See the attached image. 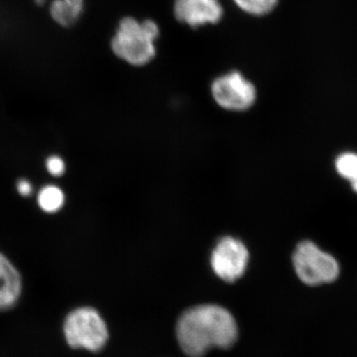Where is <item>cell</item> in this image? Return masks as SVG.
I'll return each mask as SVG.
<instances>
[{
    "label": "cell",
    "instance_id": "obj_1",
    "mask_svg": "<svg viewBox=\"0 0 357 357\" xmlns=\"http://www.w3.org/2000/svg\"><path fill=\"white\" fill-rule=\"evenodd\" d=\"M238 328L234 316L218 305H199L183 312L177 323V338L187 356H203L213 347L229 349Z\"/></svg>",
    "mask_w": 357,
    "mask_h": 357
},
{
    "label": "cell",
    "instance_id": "obj_2",
    "mask_svg": "<svg viewBox=\"0 0 357 357\" xmlns=\"http://www.w3.org/2000/svg\"><path fill=\"white\" fill-rule=\"evenodd\" d=\"M158 24L152 20L139 21L131 16L119 23L110 46L117 58L133 67H144L156 57Z\"/></svg>",
    "mask_w": 357,
    "mask_h": 357
},
{
    "label": "cell",
    "instance_id": "obj_3",
    "mask_svg": "<svg viewBox=\"0 0 357 357\" xmlns=\"http://www.w3.org/2000/svg\"><path fill=\"white\" fill-rule=\"evenodd\" d=\"M292 265L296 276L309 287L331 285L337 282L342 274V267L337 258L310 239L296 244L292 253Z\"/></svg>",
    "mask_w": 357,
    "mask_h": 357
},
{
    "label": "cell",
    "instance_id": "obj_4",
    "mask_svg": "<svg viewBox=\"0 0 357 357\" xmlns=\"http://www.w3.org/2000/svg\"><path fill=\"white\" fill-rule=\"evenodd\" d=\"M66 342L75 349L102 351L109 340V330L100 312L81 307L67 314L63 325Z\"/></svg>",
    "mask_w": 357,
    "mask_h": 357
},
{
    "label": "cell",
    "instance_id": "obj_5",
    "mask_svg": "<svg viewBox=\"0 0 357 357\" xmlns=\"http://www.w3.org/2000/svg\"><path fill=\"white\" fill-rule=\"evenodd\" d=\"M211 93L218 107L227 112H248L257 100L255 84L239 70H231L215 77L211 84Z\"/></svg>",
    "mask_w": 357,
    "mask_h": 357
},
{
    "label": "cell",
    "instance_id": "obj_6",
    "mask_svg": "<svg viewBox=\"0 0 357 357\" xmlns=\"http://www.w3.org/2000/svg\"><path fill=\"white\" fill-rule=\"evenodd\" d=\"M250 251L243 241L234 236H223L211 249L210 264L215 276L227 283L241 279L248 270Z\"/></svg>",
    "mask_w": 357,
    "mask_h": 357
},
{
    "label": "cell",
    "instance_id": "obj_7",
    "mask_svg": "<svg viewBox=\"0 0 357 357\" xmlns=\"http://www.w3.org/2000/svg\"><path fill=\"white\" fill-rule=\"evenodd\" d=\"M174 15L191 28L215 25L222 20L223 6L220 0H175Z\"/></svg>",
    "mask_w": 357,
    "mask_h": 357
},
{
    "label": "cell",
    "instance_id": "obj_8",
    "mask_svg": "<svg viewBox=\"0 0 357 357\" xmlns=\"http://www.w3.org/2000/svg\"><path fill=\"white\" fill-rule=\"evenodd\" d=\"M22 293V277L17 268L0 252V312L16 306Z\"/></svg>",
    "mask_w": 357,
    "mask_h": 357
},
{
    "label": "cell",
    "instance_id": "obj_9",
    "mask_svg": "<svg viewBox=\"0 0 357 357\" xmlns=\"http://www.w3.org/2000/svg\"><path fill=\"white\" fill-rule=\"evenodd\" d=\"M38 6H44L48 0H34ZM84 0H51L49 13L52 20L62 27L69 28L76 24L83 15Z\"/></svg>",
    "mask_w": 357,
    "mask_h": 357
},
{
    "label": "cell",
    "instance_id": "obj_10",
    "mask_svg": "<svg viewBox=\"0 0 357 357\" xmlns=\"http://www.w3.org/2000/svg\"><path fill=\"white\" fill-rule=\"evenodd\" d=\"M65 192L55 185H47L42 188L37 197L39 208L44 213H58L65 204Z\"/></svg>",
    "mask_w": 357,
    "mask_h": 357
},
{
    "label": "cell",
    "instance_id": "obj_11",
    "mask_svg": "<svg viewBox=\"0 0 357 357\" xmlns=\"http://www.w3.org/2000/svg\"><path fill=\"white\" fill-rule=\"evenodd\" d=\"M244 13L251 16L268 15L278 6L279 0H232Z\"/></svg>",
    "mask_w": 357,
    "mask_h": 357
},
{
    "label": "cell",
    "instance_id": "obj_12",
    "mask_svg": "<svg viewBox=\"0 0 357 357\" xmlns=\"http://www.w3.org/2000/svg\"><path fill=\"white\" fill-rule=\"evenodd\" d=\"M335 171L349 183L357 178V153L345 151L338 155L335 161Z\"/></svg>",
    "mask_w": 357,
    "mask_h": 357
},
{
    "label": "cell",
    "instance_id": "obj_13",
    "mask_svg": "<svg viewBox=\"0 0 357 357\" xmlns=\"http://www.w3.org/2000/svg\"><path fill=\"white\" fill-rule=\"evenodd\" d=\"M47 171L54 177H60L66 172V164L64 160L57 155L49 157L46 160Z\"/></svg>",
    "mask_w": 357,
    "mask_h": 357
},
{
    "label": "cell",
    "instance_id": "obj_14",
    "mask_svg": "<svg viewBox=\"0 0 357 357\" xmlns=\"http://www.w3.org/2000/svg\"><path fill=\"white\" fill-rule=\"evenodd\" d=\"M17 191L22 197H29L33 192V185L26 178H21L17 182Z\"/></svg>",
    "mask_w": 357,
    "mask_h": 357
},
{
    "label": "cell",
    "instance_id": "obj_15",
    "mask_svg": "<svg viewBox=\"0 0 357 357\" xmlns=\"http://www.w3.org/2000/svg\"><path fill=\"white\" fill-rule=\"evenodd\" d=\"M351 187L352 191H354V192H356V194H357V178H356V180L352 181V182H351Z\"/></svg>",
    "mask_w": 357,
    "mask_h": 357
}]
</instances>
